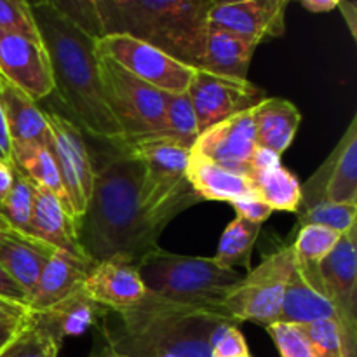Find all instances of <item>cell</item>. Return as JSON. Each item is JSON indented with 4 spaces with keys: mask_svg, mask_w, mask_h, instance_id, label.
Instances as JSON below:
<instances>
[{
    "mask_svg": "<svg viewBox=\"0 0 357 357\" xmlns=\"http://www.w3.org/2000/svg\"><path fill=\"white\" fill-rule=\"evenodd\" d=\"M302 213L321 202L357 206V117L354 115L333 152L326 157L319 169L300 185Z\"/></svg>",
    "mask_w": 357,
    "mask_h": 357,
    "instance_id": "13",
    "label": "cell"
},
{
    "mask_svg": "<svg viewBox=\"0 0 357 357\" xmlns=\"http://www.w3.org/2000/svg\"><path fill=\"white\" fill-rule=\"evenodd\" d=\"M0 298L17 303V305H23L26 309L30 305V298L24 293V289L10 278V274L3 268L2 264H0Z\"/></svg>",
    "mask_w": 357,
    "mask_h": 357,
    "instance_id": "40",
    "label": "cell"
},
{
    "mask_svg": "<svg viewBox=\"0 0 357 357\" xmlns=\"http://www.w3.org/2000/svg\"><path fill=\"white\" fill-rule=\"evenodd\" d=\"M337 7H340V10H342V14H344V17H345V21H347V24H349V30H351V33H352V37H357V13H356V6H354V2H351V0H340V2H338V6Z\"/></svg>",
    "mask_w": 357,
    "mask_h": 357,
    "instance_id": "44",
    "label": "cell"
},
{
    "mask_svg": "<svg viewBox=\"0 0 357 357\" xmlns=\"http://www.w3.org/2000/svg\"><path fill=\"white\" fill-rule=\"evenodd\" d=\"M31 14L51 61L54 93L70 112L73 124L98 142H124V132L101 91L96 37L51 6H33Z\"/></svg>",
    "mask_w": 357,
    "mask_h": 357,
    "instance_id": "3",
    "label": "cell"
},
{
    "mask_svg": "<svg viewBox=\"0 0 357 357\" xmlns=\"http://www.w3.org/2000/svg\"><path fill=\"white\" fill-rule=\"evenodd\" d=\"M253 108L232 115L202 131L192 150L225 169L250 178L251 160L258 146Z\"/></svg>",
    "mask_w": 357,
    "mask_h": 357,
    "instance_id": "14",
    "label": "cell"
},
{
    "mask_svg": "<svg viewBox=\"0 0 357 357\" xmlns=\"http://www.w3.org/2000/svg\"><path fill=\"white\" fill-rule=\"evenodd\" d=\"M319 319L337 321L333 303L328 300V296L314 289L295 268L288 286H286L278 323L305 326V324Z\"/></svg>",
    "mask_w": 357,
    "mask_h": 357,
    "instance_id": "26",
    "label": "cell"
},
{
    "mask_svg": "<svg viewBox=\"0 0 357 357\" xmlns=\"http://www.w3.org/2000/svg\"><path fill=\"white\" fill-rule=\"evenodd\" d=\"M89 357H121V356H117L115 352H112L110 349L103 344V345H100L98 349H94V352Z\"/></svg>",
    "mask_w": 357,
    "mask_h": 357,
    "instance_id": "48",
    "label": "cell"
},
{
    "mask_svg": "<svg viewBox=\"0 0 357 357\" xmlns=\"http://www.w3.org/2000/svg\"><path fill=\"white\" fill-rule=\"evenodd\" d=\"M286 7L288 0H216L209 24L261 44L284 35Z\"/></svg>",
    "mask_w": 357,
    "mask_h": 357,
    "instance_id": "16",
    "label": "cell"
},
{
    "mask_svg": "<svg viewBox=\"0 0 357 357\" xmlns=\"http://www.w3.org/2000/svg\"><path fill=\"white\" fill-rule=\"evenodd\" d=\"M281 357H314L302 328L295 324L274 323L267 326Z\"/></svg>",
    "mask_w": 357,
    "mask_h": 357,
    "instance_id": "37",
    "label": "cell"
},
{
    "mask_svg": "<svg viewBox=\"0 0 357 357\" xmlns=\"http://www.w3.org/2000/svg\"><path fill=\"white\" fill-rule=\"evenodd\" d=\"M215 3L216 0H129L101 31L132 35L192 68H201Z\"/></svg>",
    "mask_w": 357,
    "mask_h": 357,
    "instance_id": "4",
    "label": "cell"
},
{
    "mask_svg": "<svg viewBox=\"0 0 357 357\" xmlns=\"http://www.w3.org/2000/svg\"><path fill=\"white\" fill-rule=\"evenodd\" d=\"M35 185L17 169H14V181L9 194L0 204V215L14 234L28 241H37L31 232V206H33ZM40 243V241H37Z\"/></svg>",
    "mask_w": 357,
    "mask_h": 357,
    "instance_id": "30",
    "label": "cell"
},
{
    "mask_svg": "<svg viewBox=\"0 0 357 357\" xmlns=\"http://www.w3.org/2000/svg\"><path fill=\"white\" fill-rule=\"evenodd\" d=\"M129 152L142 162L139 206L150 225L162 234L167 223L201 202L187 180L190 149L167 136L126 143Z\"/></svg>",
    "mask_w": 357,
    "mask_h": 357,
    "instance_id": "6",
    "label": "cell"
},
{
    "mask_svg": "<svg viewBox=\"0 0 357 357\" xmlns=\"http://www.w3.org/2000/svg\"><path fill=\"white\" fill-rule=\"evenodd\" d=\"M0 107L6 119L13 157L21 150L47 143V121L37 101L0 75Z\"/></svg>",
    "mask_w": 357,
    "mask_h": 357,
    "instance_id": "20",
    "label": "cell"
},
{
    "mask_svg": "<svg viewBox=\"0 0 357 357\" xmlns=\"http://www.w3.org/2000/svg\"><path fill=\"white\" fill-rule=\"evenodd\" d=\"M103 98L124 132V143L167 136L166 94L96 49Z\"/></svg>",
    "mask_w": 357,
    "mask_h": 357,
    "instance_id": "7",
    "label": "cell"
},
{
    "mask_svg": "<svg viewBox=\"0 0 357 357\" xmlns=\"http://www.w3.org/2000/svg\"><path fill=\"white\" fill-rule=\"evenodd\" d=\"M103 143V152L93 159V194L77 222L79 243L93 265L119 260L138 267L160 250V232L150 225L139 206L143 167L124 142Z\"/></svg>",
    "mask_w": 357,
    "mask_h": 357,
    "instance_id": "1",
    "label": "cell"
},
{
    "mask_svg": "<svg viewBox=\"0 0 357 357\" xmlns=\"http://www.w3.org/2000/svg\"><path fill=\"white\" fill-rule=\"evenodd\" d=\"M258 45L260 44L250 38L208 23L201 70L230 79L248 80L251 58Z\"/></svg>",
    "mask_w": 357,
    "mask_h": 357,
    "instance_id": "22",
    "label": "cell"
},
{
    "mask_svg": "<svg viewBox=\"0 0 357 357\" xmlns=\"http://www.w3.org/2000/svg\"><path fill=\"white\" fill-rule=\"evenodd\" d=\"M61 344L30 319L17 337L0 352V357H59Z\"/></svg>",
    "mask_w": 357,
    "mask_h": 357,
    "instance_id": "32",
    "label": "cell"
},
{
    "mask_svg": "<svg viewBox=\"0 0 357 357\" xmlns=\"http://www.w3.org/2000/svg\"><path fill=\"white\" fill-rule=\"evenodd\" d=\"M96 49L143 82L167 94L187 93L195 73V68L162 49L128 33L103 35L96 38Z\"/></svg>",
    "mask_w": 357,
    "mask_h": 357,
    "instance_id": "9",
    "label": "cell"
},
{
    "mask_svg": "<svg viewBox=\"0 0 357 357\" xmlns=\"http://www.w3.org/2000/svg\"><path fill=\"white\" fill-rule=\"evenodd\" d=\"M324 293L333 303L345 357H357V223L342 234L319 264Z\"/></svg>",
    "mask_w": 357,
    "mask_h": 357,
    "instance_id": "11",
    "label": "cell"
},
{
    "mask_svg": "<svg viewBox=\"0 0 357 357\" xmlns=\"http://www.w3.org/2000/svg\"><path fill=\"white\" fill-rule=\"evenodd\" d=\"M51 246L37 241H28L20 236H9L0 246V264L10 278L24 289L28 298H33L38 279L52 253Z\"/></svg>",
    "mask_w": 357,
    "mask_h": 357,
    "instance_id": "25",
    "label": "cell"
},
{
    "mask_svg": "<svg viewBox=\"0 0 357 357\" xmlns=\"http://www.w3.org/2000/svg\"><path fill=\"white\" fill-rule=\"evenodd\" d=\"M94 7H96L98 17H100V24L103 26L108 20L115 16L129 0H93ZM103 33V31H101Z\"/></svg>",
    "mask_w": 357,
    "mask_h": 357,
    "instance_id": "42",
    "label": "cell"
},
{
    "mask_svg": "<svg viewBox=\"0 0 357 357\" xmlns=\"http://www.w3.org/2000/svg\"><path fill=\"white\" fill-rule=\"evenodd\" d=\"M44 114L49 129L45 146L54 157L63 187L68 195L72 215L75 222H79L86 213L94 187L91 150L79 126L56 112L49 110Z\"/></svg>",
    "mask_w": 357,
    "mask_h": 357,
    "instance_id": "10",
    "label": "cell"
},
{
    "mask_svg": "<svg viewBox=\"0 0 357 357\" xmlns=\"http://www.w3.org/2000/svg\"><path fill=\"white\" fill-rule=\"evenodd\" d=\"M0 75L30 98L44 100L54 93L51 61L42 42L0 28Z\"/></svg>",
    "mask_w": 357,
    "mask_h": 357,
    "instance_id": "15",
    "label": "cell"
},
{
    "mask_svg": "<svg viewBox=\"0 0 357 357\" xmlns=\"http://www.w3.org/2000/svg\"><path fill=\"white\" fill-rule=\"evenodd\" d=\"M110 310L94 302L84 289V284L54 305L38 312H28L37 326L47 331L56 342L63 344L68 337H80L89 328L98 326Z\"/></svg>",
    "mask_w": 357,
    "mask_h": 357,
    "instance_id": "18",
    "label": "cell"
},
{
    "mask_svg": "<svg viewBox=\"0 0 357 357\" xmlns=\"http://www.w3.org/2000/svg\"><path fill=\"white\" fill-rule=\"evenodd\" d=\"M0 230H3V232L14 234L13 230H10V227L7 225V222H6V220H3V216H2V215H0ZM16 236H17V234H16Z\"/></svg>",
    "mask_w": 357,
    "mask_h": 357,
    "instance_id": "50",
    "label": "cell"
},
{
    "mask_svg": "<svg viewBox=\"0 0 357 357\" xmlns=\"http://www.w3.org/2000/svg\"><path fill=\"white\" fill-rule=\"evenodd\" d=\"M187 180L201 201L236 202L257 197L250 178L211 162L192 149L187 164Z\"/></svg>",
    "mask_w": 357,
    "mask_h": 357,
    "instance_id": "21",
    "label": "cell"
},
{
    "mask_svg": "<svg viewBox=\"0 0 357 357\" xmlns=\"http://www.w3.org/2000/svg\"><path fill=\"white\" fill-rule=\"evenodd\" d=\"M300 328L314 357H345L340 330L335 319H319Z\"/></svg>",
    "mask_w": 357,
    "mask_h": 357,
    "instance_id": "35",
    "label": "cell"
},
{
    "mask_svg": "<svg viewBox=\"0 0 357 357\" xmlns=\"http://www.w3.org/2000/svg\"><path fill=\"white\" fill-rule=\"evenodd\" d=\"M187 94L197 117L199 135L232 115L257 107L267 98L265 91L250 80L230 79L201 68H195Z\"/></svg>",
    "mask_w": 357,
    "mask_h": 357,
    "instance_id": "12",
    "label": "cell"
},
{
    "mask_svg": "<svg viewBox=\"0 0 357 357\" xmlns=\"http://www.w3.org/2000/svg\"><path fill=\"white\" fill-rule=\"evenodd\" d=\"M24 314H17V312H9V310H0V321L3 319H13V317H21Z\"/></svg>",
    "mask_w": 357,
    "mask_h": 357,
    "instance_id": "49",
    "label": "cell"
},
{
    "mask_svg": "<svg viewBox=\"0 0 357 357\" xmlns=\"http://www.w3.org/2000/svg\"><path fill=\"white\" fill-rule=\"evenodd\" d=\"M146 291L178 305L227 314L223 302L243 275L213 258L183 257L164 251L149 255L138 265ZM229 316V314H227Z\"/></svg>",
    "mask_w": 357,
    "mask_h": 357,
    "instance_id": "5",
    "label": "cell"
},
{
    "mask_svg": "<svg viewBox=\"0 0 357 357\" xmlns=\"http://www.w3.org/2000/svg\"><path fill=\"white\" fill-rule=\"evenodd\" d=\"M0 159H2L7 166L13 167V150H10V139L9 132H7L2 107H0Z\"/></svg>",
    "mask_w": 357,
    "mask_h": 357,
    "instance_id": "43",
    "label": "cell"
},
{
    "mask_svg": "<svg viewBox=\"0 0 357 357\" xmlns=\"http://www.w3.org/2000/svg\"><path fill=\"white\" fill-rule=\"evenodd\" d=\"M3 164H6V162H3V160H2V159H0V166H3Z\"/></svg>",
    "mask_w": 357,
    "mask_h": 357,
    "instance_id": "52",
    "label": "cell"
},
{
    "mask_svg": "<svg viewBox=\"0 0 357 357\" xmlns=\"http://www.w3.org/2000/svg\"><path fill=\"white\" fill-rule=\"evenodd\" d=\"M13 181H14V167L7 166H0V204H2L3 199L7 197L9 194L10 187H13Z\"/></svg>",
    "mask_w": 357,
    "mask_h": 357,
    "instance_id": "45",
    "label": "cell"
},
{
    "mask_svg": "<svg viewBox=\"0 0 357 357\" xmlns=\"http://www.w3.org/2000/svg\"><path fill=\"white\" fill-rule=\"evenodd\" d=\"M0 28L42 42L26 0H0Z\"/></svg>",
    "mask_w": 357,
    "mask_h": 357,
    "instance_id": "36",
    "label": "cell"
},
{
    "mask_svg": "<svg viewBox=\"0 0 357 357\" xmlns=\"http://www.w3.org/2000/svg\"><path fill=\"white\" fill-rule=\"evenodd\" d=\"M0 310H9V312H17V314H26L28 309L23 305H17V303L7 302V300L0 298Z\"/></svg>",
    "mask_w": 357,
    "mask_h": 357,
    "instance_id": "47",
    "label": "cell"
},
{
    "mask_svg": "<svg viewBox=\"0 0 357 357\" xmlns=\"http://www.w3.org/2000/svg\"><path fill=\"white\" fill-rule=\"evenodd\" d=\"M13 167L20 171L24 178H28L35 187H40L44 190L51 192L52 195H56L58 201L63 204V208L73 218L68 195H66L61 176H59V169L56 166L52 153L47 150V146L33 145L21 150L20 153L13 157Z\"/></svg>",
    "mask_w": 357,
    "mask_h": 357,
    "instance_id": "27",
    "label": "cell"
},
{
    "mask_svg": "<svg viewBox=\"0 0 357 357\" xmlns=\"http://www.w3.org/2000/svg\"><path fill=\"white\" fill-rule=\"evenodd\" d=\"M31 232L35 239L47 244L52 250L63 251L84 264L93 265L80 248L75 220L63 208L56 195L40 187H35L33 192Z\"/></svg>",
    "mask_w": 357,
    "mask_h": 357,
    "instance_id": "19",
    "label": "cell"
},
{
    "mask_svg": "<svg viewBox=\"0 0 357 357\" xmlns=\"http://www.w3.org/2000/svg\"><path fill=\"white\" fill-rule=\"evenodd\" d=\"M91 267L93 265L84 264L63 251H54L42 271L35 295L28 305V312L47 309L79 289Z\"/></svg>",
    "mask_w": 357,
    "mask_h": 357,
    "instance_id": "24",
    "label": "cell"
},
{
    "mask_svg": "<svg viewBox=\"0 0 357 357\" xmlns=\"http://www.w3.org/2000/svg\"><path fill=\"white\" fill-rule=\"evenodd\" d=\"M296 268L293 244H284L241 278L227 295L225 312L237 323L250 321L267 328L278 323L286 286Z\"/></svg>",
    "mask_w": 357,
    "mask_h": 357,
    "instance_id": "8",
    "label": "cell"
},
{
    "mask_svg": "<svg viewBox=\"0 0 357 357\" xmlns=\"http://www.w3.org/2000/svg\"><path fill=\"white\" fill-rule=\"evenodd\" d=\"M84 289L94 302L107 307L110 312L131 309L146 295L138 268L119 260L94 264L84 279Z\"/></svg>",
    "mask_w": 357,
    "mask_h": 357,
    "instance_id": "17",
    "label": "cell"
},
{
    "mask_svg": "<svg viewBox=\"0 0 357 357\" xmlns=\"http://www.w3.org/2000/svg\"><path fill=\"white\" fill-rule=\"evenodd\" d=\"M357 206L338 204V202H321L305 211L298 213V222L293 229L291 236L303 225H321L335 230L338 234H345L356 225Z\"/></svg>",
    "mask_w": 357,
    "mask_h": 357,
    "instance_id": "33",
    "label": "cell"
},
{
    "mask_svg": "<svg viewBox=\"0 0 357 357\" xmlns=\"http://www.w3.org/2000/svg\"><path fill=\"white\" fill-rule=\"evenodd\" d=\"M167 138L192 149L199 136L197 117L187 93L166 94Z\"/></svg>",
    "mask_w": 357,
    "mask_h": 357,
    "instance_id": "31",
    "label": "cell"
},
{
    "mask_svg": "<svg viewBox=\"0 0 357 357\" xmlns=\"http://www.w3.org/2000/svg\"><path fill=\"white\" fill-rule=\"evenodd\" d=\"M250 354L248 344L237 324H230L218 335L213 347V357H241Z\"/></svg>",
    "mask_w": 357,
    "mask_h": 357,
    "instance_id": "38",
    "label": "cell"
},
{
    "mask_svg": "<svg viewBox=\"0 0 357 357\" xmlns=\"http://www.w3.org/2000/svg\"><path fill=\"white\" fill-rule=\"evenodd\" d=\"M232 206L236 209L237 216H241V218L248 220L251 223H258V225H264V222H267L268 216L274 213L258 197H248L243 199V201H236L232 202Z\"/></svg>",
    "mask_w": 357,
    "mask_h": 357,
    "instance_id": "39",
    "label": "cell"
},
{
    "mask_svg": "<svg viewBox=\"0 0 357 357\" xmlns=\"http://www.w3.org/2000/svg\"><path fill=\"white\" fill-rule=\"evenodd\" d=\"M260 230L261 225L258 223H251L241 216H236L223 232L218 251L213 260L225 268H234L237 265L250 268L251 253L260 236Z\"/></svg>",
    "mask_w": 357,
    "mask_h": 357,
    "instance_id": "29",
    "label": "cell"
},
{
    "mask_svg": "<svg viewBox=\"0 0 357 357\" xmlns=\"http://www.w3.org/2000/svg\"><path fill=\"white\" fill-rule=\"evenodd\" d=\"M250 180L257 192V197L261 199L272 211H298L300 201H302L300 181L291 171L282 167L281 164L251 174Z\"/></svg>",
    "mask_w": 357,
    "mask_h": 357,
    "instance_id": "28",
    "label": "cell"
},
{
    "mask_svg": "<svg viewBox=\"0 0 357 357\" xmlns=\"http://www.w3.org/2000/svg\"><path fill=\"white\" fill-rule=\"evenodd\" d=\"M241 357H253V356H250V354H246V356H241Z\"/></svg>",
    "mask_w": 357,
    "mask_h": 357,
    "instance_id": "53",
    "label": "cell"
},
{
    "mask_svg": "<svg viewBox=\"0 0 357 357\" xmlns=\"http://www.w3.org/2000/svg\"><path fill=\"white\" fill-rule=\"evenodd\" d=\"M105 317L98 328L103 344L121 357H213L218 335L239 324L227 314L178 305L146 291L128 310Z\"/></svg>",
    "mask_w": 357,
    "mask_h": 357,
    "instance_id": "2",
    "label": "cell"
},
{
    "mask_svg": "<svg viewBox=\"0 0 357 357\" xmlns=\"http://www.w3.org/2000/svg\"><path fill=\"white\" fill-rule=\"evenodd\" d=\"M9 236H16V234H9V232H3V230H0V246H2V243H3V241H6Z\"/></svg>",
    "mask_w": 357,
    "mask_h": 357,
    "instance_id": "51",
    "label": "cell"
},
{
    "mask_svg": "<svg viewBox=\"0 0 357 357\" xmlns=\"http://www.w3.org/2000/svg\"><path fill=\"white\" fill-rule=\"evenodd\" d=\"M28 321V312L21 317H13V319L0 321V352L17 337Z\"/></svg>",
    "mask_w": 357,
    "mask_h": 357,
    "instance_id": "41",
    "label": "cell"
},
{
    "mask_svg": "<svg viewBox=\"0 0 357 357\" xmlns=\"http://www.w3.org/2000/svg\"><path fill=\"white\" fill-rule=\"evenodd\" d=\"M257 145L272 150L278 155L291 146L302 114L284 98H265L253 108Z\"/></svg>",
    "mask_w": 357,
    "mask_h": 357,
    "instance_id": "23",
    "label": "cell"
},
{
    "mask_svg": "<svg viewBox=\"0 0 357 357\" xmlns=\"http://www.w3.org/2000/svg\"><path fill=\"white\" fill-rule=\"evenodd\" d=\"M28 6H51L93 37L100 38L101 24L93 0H26Z\"/></svg>",
    "mask_w": 357,
    "mask_h": 357,
    "instance_id": "34",
    "label": "cell"
},
{
    "mask_svg": "<svg viewBox=\"0 0 357 357\" xmlns=\"http://www.w3.org/2000/svg\"><path fill=\"white\" fill-rule=\"evenodd\" d=\"M300 2L310 13H328L333 10L340 0H300Z\"/></svg>",
    "mask_w": 357,
    "mask_h": 357,
    "instance_id": "46",
    "label": "cell"
}]
</instances>
